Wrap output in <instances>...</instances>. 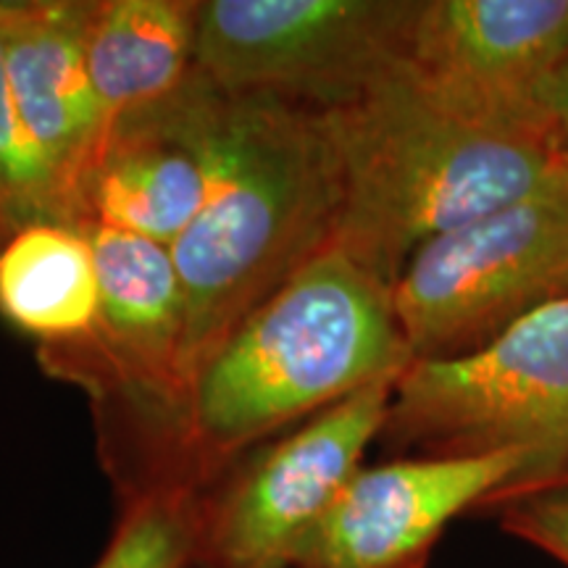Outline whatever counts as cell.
<instances>
[{
  "instance_id": "1",
  "label": "cell",
  "mask_w": 568,
  "mask_h": 568,
  "mask_svg": "<svg viewBox=\"0 0 568 568\" xmlns=\"http://www.w3.org/2000/svg\"><path fill=\"white\" fill-rule=\"evenodd\" d=\"M410 364L393 287L326 247L195 366L145 493H203L284 429Z\"/></svg>"
},
{
  "instance_id": "2",
  "label": "cell",
  "mask_w": 568,
  "mask_h": 568,
  "mask_svg": "<svg viewBox=\"0 0 568 568\" xmlns=\"http://www.w3.org/2000/svg\"><path fill=\"white\" fill-rule=\"evenodd\" d=\"M205 140L209 197L169 247L184 293L190 374L251 311L332 247L339 216L326 111L234 95L205 80Z\"/></svg>"
},
{
  "instance_id": "3",
  "label": "cell",
  "mask_w": 568,
  "mask_h": 568,
  "mask_svg": "<svg viewBox=\"0 0 568 568\" xmlns=\"http://www.w3.org/2000/svg\"><path fill=\"white\" fill-rule=\"evenodd\" d=\"M339 166L332 245L395 287L426 243L529 193L558 155L426 98L400 67L326 111Z\"/></svg>"
},
{
  "instance_id": "4",
  "label": "cell",
  "mask_w": 568,
  "mask_h": 568,
  "mask_svg": "<svg viewBox=\"0 0 568 568\" xmlns=\"http://www.w3.org/2000/svg\"><path fill=\"white\" fill-rule=\"evenodd\" d=\"M376 443L385 460L521 456V477L477 514L556 485L568 468V301L521 318L481 351L414 361Z\"/></svg>"
},
{
  "instance_id": "5",
  "label": "cell",
  "mask_w": 568,
  "mask_h": 568,
  "mask_svg": "<svg viewBox=\"0 0 568 568\" xmlns=\"http://www.w3.org/2000/svg\"><path fill=\"white\" fill-rule=\"evenodd\" d=\"M568 301V159L529 193L426 243L393 287L414 361L468 355Z\"/></svg>"
},
{
  "instance_id": "6",
  "label": "cell",
  "mask_w": 568,
  "mask_h": 568,
  "mask_svg": "<svg viewBox=\"0 0 568 568\" xmlns=\"http://www.w3.org/2000/svg\"><path fill=\"white\" fill-rule=\"evenodd\" d=\"M414 0H197V71L234 95L332 111L400 63Z\"/></svg>"
},
{
  "instance_id": "7",
  "label": "cell",
  "mask_w": 568,
  "mask_h": 568,
  "mask_svg": "<svg viewBox=\"0 0 568 568\" xmlns=\"http://www.w3.org/2000/svg\"><path fill=\"white\" fill-rule=\"evenodd\" d=\"M400 376L379 379L261 445L197 497L193 568H293L364 466Z\"/></svg>"
},
{
  "instance_id": "8",
  "label": "cell",
  "mask_w": 568,
  "mask_h": 568,
  "mask_svg": "<svg viewBox=\"0 0 568 568\" xmlns=\"http://www.w3.org/2000/svg\"><path fill=\"white\" fill-rule=\"evenodd\" d=\"M566 53L568 0H414L397 67L443 109L550 148Z\"/></svg>"
},
{
  "instance_id": "9",
  "label": "cell",
  "mask_w": 568,
  "mask_h": 568,
  "mask_svg": "<svg viewBox=\"0 0 568 568\" xmlns=\"http://www.w3.org/2000/svg\"><path fill=\"white\" fill-rule=\"evenodd\" d=\"M521 456L387 458L361 466L293 568H426L447 524L521 477Z\"/></svg>"
},
{
  "instance_id": "10",
  "label": "cell",
  "mask_w": 568,
  "mask_h": 568,
  "mask_svg": "<svg viewBox=\"0 0 568 568\" xmlns=\"http://www.w3.org/2000/svg\"><path fill=\"white\" fill-rule=\"evenodd\" d=\"M211 187L205 80L180 95L119 119L71 193V226L98 224L172 247Z\"/></svg>"
},
{
  "instance_id": "11",
  "label": "cell",
  "mask_w": 568,
  "mask_h": 568,
  "mask_svg": "<svg viewBox=\"0 0 568 568\" xmlns=\"http://www.w3.org/2000/svg\"><path fill=\"white\" fill-rule=\"evenodd\" d=\"M92 0H0V40L13 101L71 193L101 148L105 122L88 67Z\"/></svg>"
},
{
  "instance_id": "12",
  "label": "cell",
  "mask_w": 568,
  "mask_h": 568,
  "mask_svg": "<svg viewBox=\"0 0 568 568\" xmlns=\"http://www.w3.org/2000/svg\"><path fill=\"white\" fill-rule=\"evenodd\" d=\"M195 45L197 0H92L88 67L105 132L180 95L197 74Z\"/></svg>"
},
{
  "instance_id": "13",
  "label": "cell",
  "mask_w": 568,
  "mask_h": 568,
  "mask_svg": "<svg viewBox=\"0 0 568 568\" xmlns=\"http://www.w3.org/2000/svg\"><path fill=\"white\" fill-rule=\"evenodd\" d=\"M98 308V261L80 226L32 222L0 243V316L38 345L88 335Z\"/></svg>"
},
{
  "instance_id": "14",
  "label": "cell",
  "mask_w": 568,
  "mask_h": 568,
  "mask_svg": "<svg viewBox=\"0 0 568 568\" xmlns=\"http://www.w3.org/2000/svg\"><path fill=\"white\" fill-rule=\"evenodd\" d=\"M197 497L190 489H155L119 503L116 529L92 568H193Z\"/></svg>"
},
{
  "instance_id": "15",
  "label": "cell",
  "mask_w": 568,
  "mask_h": 568,
  "mask_svg": "<svg viewBox=\"0 0 568 568\" xmlns=\"http://www.w3.org/2000/svg\"><path fill=\"white\" fill-rule=\"evenodd\" d=\"M32 222L69 224V205L59 174L21 122L0 40V226L11 234Z\"/></svg>"
},
{
  "instance_id": "16",
  "label": "cell",
  "mask_w": 568,
  "mask_h": 568,
  "mask_svg": "<svg viewBox=\"0 0 568 568\" xmlns=\"http://www.w3.org/2000/svg\"><path fill=\"white\" fill-rule=\"evenodd\" d=\"M487 516H495L500 529L548 552L568 568V487H552L500 503Z\"/></svg>"
},
{
  "instance_id": "17",
  "label": "cell",
  "mask_w": 568,
  "mask_h": 568,
  "mask_svg": "<svg viewBox=\"0 0 568 568\" xmlns=\"http://www.w3.org/2000/svg\"><path fill=\"white\" fill-rule=\"evenodd\" d=\"M548 130L550 148L558 159H568V53L560 63L548 101Z\"/></svg>"
},
{
  "instance_id": "18",
  "label": "cell",
  "mask_w": 568,
  "mask_h": 568,
  "mask_svg": "<svg viewBox=\"0 0 568 568\" xmlns=\"http://www.w3.org/2000/svg\"><path fill=\"white\" fill-rule=\"evenodd\" d=\"M552 487H568V468L564 471V477H560ZM552 487H548V489H552ZM539 493H542V489H539Z\"/></svg>"
},
{
  "instance_id": "19",
  "label": "cell",
  "mask_w": 568,
  "mask_h": 568,
  "mask_svg": "<svg viewBox=\"0 0 568 568\" xmlns=\"http://www.w3.org/2000/svg\"><path fill=\"white\" fill-rule=\"evenodd\" d=\"M6 237H9V232H6V230H3V226H0V243H3V240H6Z\"/></svg>"
}]
</instances>
